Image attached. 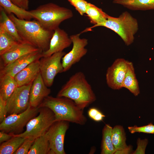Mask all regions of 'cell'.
Instances as JSON below:
<instances>
[{
    "label": "cell",
    "instance_id": "f35d334b",
    "mask_svg": "<svg viewBox=\"0 0 154 154\" xmlns=\"http://www.w3.org/2000/svg\"><path fill=\"white\" fill-rule=\"evenodd\" d=\"M47 154H55L54 152L52 149H50L49 151Z\"/></svg>",
    "mask_w": 154,
    "mask_h": 154
},
{
    "label": "cell",
    "instance_id": "e0dca14e",
    "mask_svg": "<svg viewBox=\"0 0 154 154\" xmlns=\"http://www.w3.org/2000/svg\"><path fill=\"white\" fill-rule=\"evenodd\" d=\"M39 60L32 62L17 73L14 78L18 87L32 83L40 72Z\"/></svg>",
    "mask_w": 154,
    "mask_h": 154
},
{
    "label": "cell",
    "instance_id": "ac0fdd59",
    "mask_svg": "<svg viewBox=\"0 0 154 154\" xmlns=\"http://www.w3.org/2000/svg\"><path fill=\"white\" fill-rule=\"evenodd\" d=\"M85 14H86L90 23L94 25L85 29L82 33L90 31L92 29L98 27L99 25L106 20L108 15L101 9L89 3H88V4Z\"/></svg>",
    "mask_w": 154,
    "mask_h": 154
},
{
    "label": "cell",
    "instance_id": "484cf974",
    "mask_svg": "<svg viewBox=\"0 0 154 154\" xmlns=\"http://www.w3.org/2000/svg\"><path fill=\"white\" fill-rule=\"evenodd\" d=\"M25 139L23 137L13 135L10 139L1 143L0 154H14Z\"/></svg>",
    "mask_w": 154,
    "mask_h": 154
},
{
    "label": "cell",
    "instance_id": "4dcf8cb0",
    "mask_svg": "<svg viewBox=\"0 0 154 154\" xmlns=\"http://www.w3.org/2000/svg\"><path fill=\"white\" fill-rule=\"evenodd\" d=\"M34 140L26 138L14 154H28Z\"/></svg>",
    "mask_w": 154,
    "mask_h": 154
},
{
    "label": "cell",
    "instance_id": "3957f363",
    "mask_svg": "<svg viewBox=\"0 0 154 154\" xmlns=\"http://www.w3.org/2000/svg\"><path fill=\"white\" fill-rule=\"evenodd\" d=\"M15 24L23 40L32 44L42 52L49 48L54 31L48 30L37 21L18 19L13 14L8 15Z\"/></svg>",
    "mask_w": 154,
    "mask_h": 154
},
{
    "label": "cell",
    "instance_id": "ffe728a7",
    "mask_svg": "<svg viewBox=\"0 0 154 154\" xmlns=\"http://www.w3.org/2000/svg\"><path fill=\"white\" fill-rule=\"evenodd\" d=\"M0 6L8 15L13 14L19 19L30 20L33 18L29 11L17 5L11 0H0Z\"/></svg>",
    "mask_w": 154,
    "mask_h": 154
},
{
    "label": "cell",
    "instance_id": "f546056e",
    "mask_svg": "<svg viewBox=\"0 0 154 154\" xmlns=\"http://www.w3.org/2000/svg\"><path fill=\"white\" fill-rule=\"evenodd\" d=\"M81 15L86 13L88 3L85 0H67Z\"/></svg>",
    "mask_w": 154,
    "mask_h": 154
},
{
    "label": "cell",
    "instance_id": "e575fe53",
    "mask_svg": "<svg viewBox=\"0 0 154 154\" xmlns=\"http://www.w3.org/2000/svg\"><path fill=\"white\" fill-rule=\"evenodd\" d=\"M13 137V135L6 133L3 131L0 132V143L7 141Z\"/></svg>",
    "mask_w": 154,
    "mask_h": 154
},
{
    "label": "cell",
    "instance_id": "5b68a950",
    "mask_svg": "<svg viewBox=\"0 0 154 154\" xmlns=\"http://www.w3.org/2000/svg\"><path fill=\"white\" fill-rule=\"evenodd\" d=\"M106 27L116 33L127 46L134 41L135 34L139 29L137 19L127 11L123 12L118 17L108 15L106 20L98 26Z\"/></svg>",
    "mask_w": 154,
    "mask_h": 154
},
{
    "label": "cell",
    "instance_id": "d4e9b609",
    "mask_svg": "<svg viewBox=\"0 0 154 154\" xmlns=\"http://www.w3.org/2000/svg\"><path fill=\"white\" fill-rule=\"evenodd\" d=\"M112 139L113 145L116 151H120L128 147L126 143L125 133L123 127L116 125L112 128Z\"/></svg>",
    "mask_w": 154,
    "mask_h": 154
},
{
    "label": "cell",
    "instance_id": "d6986e66",
    "mask_svg": "<svg viewBox=\"0 0 154 154\" xmlns=\"http://www.w3.org/2000/svg\"><path fill=\"white\" fill-rule=\"evenodd\" d=\"M122 87L127 89L135 96H138L140 93L139 83L136 77L133 63L128 61Z\"/></svg>",
    "mask_w": 154,
    "mask_h": 154
},
{
    "label": "cell",
    "instance_id": "4316f807",
    "mask_svg": "<svg viewBox=\"0 0 154 154\" xmlns=\"http://www.w3.org/2000/svg\"><path fill=\"white\" fill-rule=\"evenodd\" d=\"M50 149L49 142L45 134L35 139L28 154H47Z\"/></svg>",
    "mask_w": 154,
    "mask_h": 154
},
{
    "label": "cell",
    "instance_id": "83f0119b",
    "mask_svg": "<svg viewBox=\"0 0 154 154\" xmlns=\"http://www.w3.org/2000/svg\"><path fill=\"white\" fill-rule=\"evenodd\" d=\"M18 42L0 24V55L8 50Z\"/></svg>",
    "mask_w": 154,
    "mask_h": 154
},
{
    "label": "cell",
    "instance_id": "5bb4252c",
    "mask_svg": "<svg viewBox=\"0 0 154 154\" xmlns=\"http://www.w3.org/2000/svg\"><path fill=\"white\" fill-rule=\"evenodd\" d=\"M39 50H40L26 41L18 42L8 50L0 55V66H5L24 55Z\"/></svg>",
    "mask_w": 154,
    "mask_h": 154
},
{
    "label": "cell",
    "instance_id": "603a6c76",
    "mask_svg": "<svg viewBox=\"0 0 154 154\" xmlns=\"http://www.w3.org/2000/svg\"><path fill=\"white\" fill-rule=\"evenodd\" d=\"M0 24L3 26L6 31L17 42L24 41L20 36L15 23L0 6Z\"/></svg>",
    "mask_w": 154,
    "mask_h": 154
},
{
    "label": "cell",
    "instance_id": "277c9868",
    "mask_svg": "<svg viewBox=\"0 0 154 154\" xmlns=\"http://www.w3.org/2000/svg\"><path fill=\"white\" fill-rule=\"evenodd\" d=\"M29 11L33 19L44 28L51 31H54L61 23L73 15L71 10L52 3L40 5Z\"/></svg>",
    "mask_w": 154,
    "mask_h": 154
},
{
    "label": "cell",
    "instance_id": "8992f818",
    "mask_svg": "<svg viewBox=\"0 0 154 154\" xmlns=\"http://www.w3.org/2000/svg\"><path fill=\"white\" fill-rule=\"evenodd\" d=\"M55 121L54 114L50 109L40 107L38 115L30 120L26 126L25 131L20 134L13 135L34 140L45 134Z\"/></svg>",
    "mask_w": 154,
    "mask_h": 154
},
{
    "label": "cell",
    "instance_id": "d590c367",
    "mask_svg": "<svg viewBox=\"0 0 154 154\" xmlns=\"http://www.w3.org/2000/svg\"><path fill=\"white\" fill-rule=\"evenodd\" d=\"M100 111L95 108H90L88 111V114L89 117L93 119L95 116Z\"/></svg>",
    "mask_w": 154,
    "mask_h": 154
},
{
    "label": "cell",
    "instance_id": "7c38bea8",
    "mask_svg": "<svg viewBox=\"0 0 154 154\" xmlns=\"http://www.w3.org/2000/svg\"><path fill=\"white\" fill-rule=\"evenodd\" d=\"M127 62V60L124 58H118L108 68L106 75V82L111 89L118 90L123 88Z\"/></svg>",
    "mask_w": 154,
    "mask_h": 154
},
{
    "label": "cell",
    "instance_id": "30bf717a",
    "mask_svg": "<svg viewBox=\"0 0 154 154\" xmlns=\"http://www.w3.org/2000/svg\"><path fill=\"white\" fill-rule=\"evenodd\" d=\"M69 123L65 121H56L45 134L50 148L55 154H66L64 148V140Z\"/></svg>",
    "mask_w": 154,
    "mask_h": 154
},
{
    "label": "cell",
    "instance_id": "1f68e13d",
    "mask_svg": "<svg viewBox=\"0 0 154 154\" xmlns=\"http://www.w3.org/2000/svg\"><path fill=\"white\" fill-rule=\"evenodd\" d=\"M148 143V139H141L138 138L137 141V147L133 154H144L146 146Z\"/></svg>",
    "mask_w": 154,
    "mask_h": 154
},
{
    "label": "cell",
    "instance_id": "ba28073f",
    "mask_svg": "<svg viewBox=\"0 0 154 154\" xmlns=\"http://www.w3.org/2000/svg\"><path fill=\"white\" fill-rule=\"evenodd\" d=\"M66 54L64 51L59 52L48 56L42 57L39 59L40 72L47 87H50L52 85L58 74L64 72L61 60Z\"/></svg>",
    "mask_w": 154,
    "mask_h": 154
},
{
    "label": "cell",
    "instance_id": "2e32d148",
    "mask_svg": "<svg viewBox=\"0 0 154 154\" xmlns=\"http://www.w3.org/2000/svg\"><path fill=\"white\" fill-rule=\"evenodd\" d=\"M47 87L40 72L33 82L29 92L30 106L38 107L45 98L49 96L51 90Z\"/></svg>",
    "mask_w": 154,
    "mask_h": 154
},
{
    "label": "cell",
    "instance_id": "44dd1931",
    "mask_svg": "<svg viewBox=\"0 0 154 154\" xmlns=\"http://www.w3.org/2000/svg\"><path fill=\"white\" fill-rule=\"evenodd\" d=\"M113 2L131 10H154V0H114Z\"/></svg>",
    "mask_w": 154,
    "mask_h": 154
},
{
    "label": "cell",
    "instance_id": "9c48e42d",
    "mask_svg": "<svg viewBox=\"0 0 154 154\" xmlns=\"http://www.w3.org/2000/svg\"><path fill=\"white\" fill-rule=\"evenodd\" d=\"M32 83L18 87L6 101L9 115L21 113L28 108L30 105L29 92Z\"/></svg>",
    "mask_w": 154,
    "mask_h": 154
},
{
    "label": "cell",
    "instance_id": "7a4b0ae2",
    "mask_svg": "<svg viewBox=\"0 0 154 154\" xmlns=\"http://www.w3.org/2000/svg\"><path fill=\"white\" fill-rule=\"evenodd\" d=\"M45 107L54 113L55 121H65L80 125L87 121L83 110L72 100L65 97L48 96L44 98L38 107Z\"/></svg>",
    "mask_w": 154,
    "mask_h": 154
},
{
    "label": "cell",
    "instance_id": "836d02e7",
    "mask_svg": "<svg viewBox=\"0 0 154 154\" xmlns=\"http://www.w3.org/2000/svg\"><path fill=\"white\" fill-rule=\"evenodd\" d=\"M30 0H11L14 4L19 7L28 10Z\"/></svg>",
    "mask_w": 154,
    "mask_h": 154
},
{
    "label": "cell",
    "instance_id": "52a82bcc",
    "mask_svg": "<svg viewBox=\"0 0 154 154\" xmlns=\"http://www.w3.org/2000/svg\"><path fill=\"white\" fill-rule=\"evenodd\" d=\"M39 110V107L34 108L30 105L22 113L9 115L0 123V131L12 135L22 133L24 127L30 120L38 115Z\"/></svg>",
    "mask_w": 154,
    "mask_h": 154
},
{
    "label": "cell",
    "instance_id": "f1b7e54d",
    "mask_svg": "<svg viewBox=\"0 0 154 154\" xmlns=\"http://www.w3.org/2000/svg\"><path fill=\"white\" fill-rule=\"evenodd\" d=\"M129 131L131 133L135 132H142L147 133L154 134V125L150 123L147 125L138 127L135 125L128 127Z\"/></svg>",
    "mask_w": 154,
    "mask_h": 154
},
{
    "label": "cell",
    "instance_id": "cb8c5ba5",
    "mask_svg": "<svg viewBox=\"0 0 154 154\" xmlns=\"http://www.w3.org/2000/svg\"><path fill=\"white\" fill-rule=\"evenodd\" d=\"M112 127L109 124H106L102 129L101 154H115L116 151L112 141Z\"/></svg>",
    "mask_w": 154,
    "mask_h": 154
},
{
    "label": "cell",
    "instance_id": "9a60e30c",
    "mask_svg": "<svg viewBox=\"0 0 154 154\" xmlns=\"http://www.w3.org/2000/svg\"><path fill=\"white\" fill-rule=\"evenodd\" d=\"M72 43L70 36L64 30L59 27L54 31L51 39L49 49L42 52V57L50 56L54 53L63 51Z\"/></svg>",
    "mask_w": 154,
    "mask_h": 154
},
{
    "label": "cell",
    "instance_id": "8d00e7d4",
    "mask_svg": "<svg viewBox=\"0 0 154 154\" xmlns=\"http://www.w3.org/2000/svg\"><path fill=\"white\" fill-rule=\"evenodd\" d=\"M105 116L100 111L92 119L94 121L98 122L102 121Z\"/></svg>",
    "mask_w": 154,
    "mask_h": 154
},
{
    "label": "cell",
    "instance_id": "74e56055",
    "mask_svg": "<svg viewBox=\"0 0 154 154\" xmlns=\"http://www.w3.org/2000/svg\"><path fill=\"white\" fill-rule=\"evenodd\" d=\"M132 148L131 146H129L126 149H124L120 151H116L115 153V154H129L131 153Z\"/></svg>",
    "mask_w": 154,
    "mask_h": 154
},
{
    "label": "cell",
    "instance_id": "7402d4cb",
    "mask_svg": "<svg viewBox=\"0 0 154 154\" xmlns=\"http://www.w3.org/2000/svg\"><path fill=\"white\" fill-rule=\"evenodd\" d=\"M18 87L14 77L9 75L0 77V96L6 101Z\"/></svg>",
    "mask_w": 154,
    "mask_h": 154
},
{
    "label": "cell",
    "instance_id": "d6a6232c",
    "mask_svg": "<svg viewBox=\"0 0 154 154\" xmlns=\"http://www.w3.org/2000/svg\"><path fill=\"white\" fill-rule=\"evenodd\" d=\"M7 111L6 101L0 96V122L3 121L7 117Z\"/></svg>",
    "mask_w": 154,
    "mask_h": 154
},
{
    "label": "cell",
    "instance_id": "4fadbf2b",
    "mask_svg": "<svg viewBox=\"0 0 154 154\" xmlns=\"http://www.w3.org/2000/svg\"><path fill=\"white\" fill-rule=\"evenodd\" d=\"M42 51L39 50L24 55L5 66H0V77L9 75L14 77L28 65L42 57Z\"/></svg>",
    "mask_w": 154,
    "mask_h": 154
},
{
    "label": "cell",
    "instance_id": "8fae6325",
    "mask_svg": "<svg viewBox=\"0 0 154 154\" xmlns=\"http://www.w3.org/2000/svg\"><path fill=\"white\" fill-rule=\"evenodd\" d=\"M81 34L80 33L70 36L73 46L71 50L62 58L64 72L68 70L73 65L79 62L87 52L85 47L88 44V40L80 38Z\"/></svg>",
    "mask_w": 154,
    "mask_h": 154
},
{
    "label": "cell",
    "instance_id": "6da1fadb",
    "mask_svg": "<svg viewBox=\"0 0 154 154\" xmlns=\"http://www.w3.org/2000/svg\"><path fill=\"white\" fill-rule=\"evenodd\" d=\"M56 96L70 99L83 110L96 100L91 85L84 74L81 71L76 72L70 78L58 91Z\"/></svg>",
    "mask_w": 154,
    "mask_h": 154
}]
</instances>
